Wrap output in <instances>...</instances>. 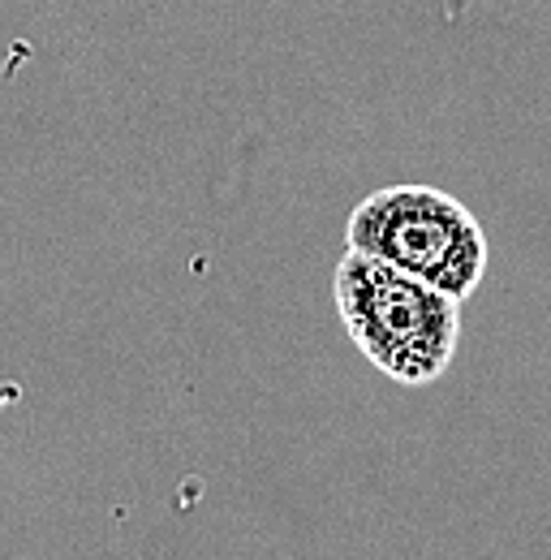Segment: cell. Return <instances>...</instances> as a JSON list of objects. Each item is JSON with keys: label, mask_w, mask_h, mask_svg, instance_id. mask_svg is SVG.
I'll use <instances>...</instances> for the list:
<instances>
[{"label": "cell", "mask_w": 551, "mask_h": 560, "mask_svg": "<svg viewBox=\"0 0 551 560\" xmlns=\"http://www.w3.org/2000/svg\"><path fill=\"white\" fill-rule=\"evenodd\" d=\"M332 298L344 337L388 380L418 388L453 366L461 341V298L362 250L341 255Z\"/></svg>", "instance_id": "6da1fadb"}, {"label": "cell", "mask_w": 551, "mask_h": 560, "mask_svg": "<svg viewBox=\"0 0 551 560\" xmlns=\"http://www.w3.org/2000/svg\"><path fill=\"white\" fill-rule=\"evenodd\" d=\"M344 250L375 255L453 298H470L486 277L482 220L439 186L371 190L344 220Z\"/></svg>", "instance_id": "7a4b0ae2"}]
</instances>
